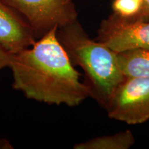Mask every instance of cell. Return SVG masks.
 Listing matches in <instances>:
<instances>
[{
	"label": "cell",
	"instance_id": "1",
	"mask_svg": "<svg viewBox=\"0 0 149 149\" xmlns=\"http://www.w3.org/2000/svg\"><path fill=\"white\" fill-rule=\"evenodd\" d=\"M57 31L51 30L31 47L12 53L13 88L42 103L77 107L91 97V91L80 79Z\"/></svg>",
	"mask_w": 149,
	"mask_h": 149
},
{
	"label": "cell",
	"instance_id": "2",
	"mask_svg": "<svg viewBox=\"0 0 149 149\" xmlns=\"http://www.w3.org/2000/svg\"><path fill=\"white\" fill-rule=\"evenodd\" d=\"M57 35L72 64L84 72L91 97L107 106L115 88L125 79L117 53L90 38L78 19L57 29Z\"/></svg>",
	"mask_w": 149,
	"mask_h": 149
},
{
	"label": "cell",
	"instance_id": "3",
	"mask_svg": "<svg viewBox=\"0 0 149 149\" xmlns=\"http://www.w3.org/2000/svg\"><path fill=\"white\" fill-rule=\"evenodd\" d=\"M22 15L37 40L55 28L77 20L75 6L67 0H3Z\"/></svg>",
	"mask_w": 149,
	"mask_h": 149
},
{
	"label": "cell",
	"instance_id": "4",
	"mask_svg": "<svg viewBox=\"0 0 149 149\" xmlns=\"http://www.w3.org/2000/svg\"><path fill=\"white\" fill-rule=\"evenodd\" d=\"M113 120L130 125L149 120V77H125L106 106Z\"/></svg>",
	"mask_w": 149,
	"mask_h": 149
},
{
	"label": "cell",
	"instance_id": "5",
	"mask_svg": "<svg viewBox=\"0 0 149 149\" xmlns=\"http://www.w3.org/2000/svg\"><path fill=\"white\" fill-rule=\"evenodd\" d=\"M97 40L117 53L149 49V21L124 19L113 13L102 21Z\"/></svg>",
	"mask_w": 149,
	"mask_h": 149
},
{
	"label": "cell",
	"instance_id": "6",
	"mask_svg": "<svg viewBox=\"0 0 149 149\" xmlns=\"http://www.w3.org/2000/svg\"><path fill=\"white\" fill-rule=\"evenodd\" d=\"M36 40L32 28L24 17L0 0V45L15 53L31 47Z\"/></svg>",
	"mask_w": 149,
	"mask_h": 149
},
{
	"label": "cell",
	"instance_id": "7",
	"mask_svg": "<svg viewBox=\"0 0 149 149\" xmlns=\"http://www.w3.org/2000/svg\"><path fill=\"white\" fill-rule=\"evenodd\" d=\"M117 59L125 77H149V49L117 53Z\"/></svg>",
	"mask_w": 149,
	"mask_h": 149
},
{
	"label": "cell",
	"instance_id": "8",
	"mask_svg": "<svg viewBox=\"0 0 149 149\" xmlns=\"http://www.w3.org/2000/svg\"><path fill=\"white\" fill-rule=\"evenodd\" d=\"M135 137L129 130L114 135H104L80 142L74 149H128L135 144Z\"/></svg>",
	"mask_w": 149,
	"mask_h": 149
},
{
	"label": "cell",
	"instance_id": "9",
	"mask_svg": "<svg viewBox=\"0 0 149 149\" xmlns=\"http://www.w3.org/2000/svg\"><path fill=\"white\" fill-rule=\"evenodd\" d=\"M141 1L139 0H113V13L124 19H133L139 15Z\"/></svg>",
	"mask_w": 149,
	"mask_h": 149
},
{
	"label": "cell",
	"instance_id": "10",
	"mask_svg": "<svg viewBox=\"0 0 149 149\" xmlns=\"http://www.w3.org/2000/svg\"><path fill=\"white\" fill-rule=\"evenodd\" d=\"M12 53L5 49L3 46L0 45V71L3 68H9L11 60Z\"/></svg>",
	"mask_w": 149,
	"mask_h": 149
},
{
	"label": "cell",
	"instance_id": "11",
	"mask_svg": "<svg viewBox=\"0 0 149 149\" xmlns=\"http://www.w3.org/2000/svg\"><path fill=\"white\" fill-rule=\"evenodd\" d=\"M133 19L149 21V0H142L140 13L137 17Z\"/></svg>",
	"mask_w": 149,
	"mask_h": 149
},
{
	"label": "cell",
	"instance_id": "12",
	"mask_svg": "<svg viewBox=\"0 0 149 149\" xmlns=\"http://www.w3.org/2000/svg\"><path fill=\"white\" fill-rule=\"evenodd\" d=\"M139 1H142V0H139Z\"/></svg>",
	"mask_w": 149,
	"mask_h": 149
},
{
	"label": "cell",
	"instance_id": "13",
	"mask_svg": "<svg viewBox=\"0 0 149 149\" xmlns=\"http://www.w3.org/2000/svg\"><path fill=\"white\" fill-rule=\"evenodd\" d=\"M67 1H71V0H67Z\"/></svg>",
	"mask_w": 149,
	"mask_h": 149
}]
</instances>
